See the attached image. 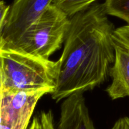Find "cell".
<instances>
[{
    "mask_svg": "<svg viewBox=\"0 0 129 129\" xmlns=\"http://www.w3.org/2000/svg\"><path fill=\"white\" fill-rule=\"evenodd\" d=\"M1 87H2V85H1V78H0V91L1 90Z\"/></svg>",
    "mask_w": 129,
    "mask_h": 129,
    "instance_id": "14",
    "label": "cell"
},
{
    "mask_svg": "<svg viewBox=\"0 0 129 129\" xmlns=\"http://www.w3.org/2000/svg\"><path fill=\"white\" fill-rule=\"evenodd\" d=\"M98 0H54L52 5L71 17L77 13L95 3Z\"/></svg>",
    "mask_w": 129,
    "mask_h": 129,
    "instance_id": "9",
    "label": "cell"
},
{
    "mask_svg": "<svg viewBox=\"0 0 129 129\" xmlns=\"http://www.w3.org/2000/svg\"><path fill=\"white\" fill-rule=\"evenodd\" d=\"M56 129H96L83 94H74L64 99Z\"/></svg>",
    "mask_w": 129,
    "mask_h": 129,
    "instance_id": "6",
    "label": "cell"
},
{
    "mask_svg": "<svg viewBox=\"0 0 129 129\" xmlns=\"http://www.w3.org/2000/svg\"><path fill=\"white\" fill-rule=\"evenodd\" d=\"M10 6L6 5L3 1H0V44L1 42L3 29L10 10Z\"/></svg>",
    "mask_w": 129,
    "mask_h": 129,
    "instance_id": "12",
    "label": "cell"
},
{
    "mask_svg": "<svg viewBox=\"0 0 129 129\" xmlns=\"http://www.w3.org/2000/svg\"><path fill=\"white\" fill-rule=\"evenodd\" d=\"M52 98L56 102L83 94L108 79L115 61L113 32L103 4L95 3L70 17Z\"/></svg>",
    "mask_w": 129,
    "mask_h": 129,
    "instance_id": "1",
    "label": "cell"
},
{
    "mask_svg": "<svg viewBox=\"0 0 129 129\" xmlns=\"http://www.w3.org/2000/svg\"><path fill=\"white\" fill-rule=\"evenodd\" d=\"M51 88L29 91H0V129H28L39 100Z\"/></svg>",
    "mask_w": 129,
    "mask_h": 129,
    "instance_id": "4",
    "label": "cell"
},
{
    "mask_svg": "<svg viewBox=\"0 0 129 129\" xmlns=\"http://www.w3.org/2000/svg\"><path fill=\"white\" fill-rule=\"evenodd\" d=\"M103 4L107 15L118 18L129 25V0H105Z\"/></svg>",
    "mask_w": 129,
    "mask_h": 129,
    "instance_id": "8",
    "label": "cell"
},
{
    "mask_svg": "<svg viewBox=\"0 0 129 129\" xmlns=\"http://www.w3.org/2000/svg\"><path fill=\"white\" fill-rule=\"evenodd\" d=\"M53 1L14 0L3 29L0 48H6L16 42Z\"/></svg>",
    "mask_w": 129,
    "mask_h": 129,
    "instance_id": "5",
    "label": "cell"
},
{
    "mask_svg": "<svg viewBox=\"0 0 129 129\" xmlns=\"http://www.w3.org/2000/svg\"><path fill=\"white\" fill-rule=\"evenodd\" d=\"M70 25V17L51 4L16 42L3 48L49 59L50 56L61 48Z\"/></svg>",
    "mask_w": 129,
    "mask_h": 129,
    "instance_id": "3",
    "label": "cell"
},
{
    "mask_svg": "<svg viewBox=\"0 0 129 129\" xmlns=\"http://www.w3.org/2000/svg\"><path fill=\"white\" fill-rule=\"evenodd\" d=\"M58 75V60L54 61L15 49L0 48L1 89L55 90Z\"/></svg>",
    "mask_w": 129,
    "mask_h": 129,
    "instance_id": "2",
    "label": "cell"
},
{
    "mask_svg": "<svg viewBox=\"0 0 129 129\" xmlns=\"http://www.w3.org/2000/svg\"><path fill=\"white\" fill-rule=\"evenodd\" d=\"M110 129H129V117L123 116L119 118Z\"/></svg>",
    "mask_w": 129,
    "mask_h": 129,
    "instance_id": "13",
    "label": "cell"
},
{
    "mask_svg": "<svg viewBox=\"0 0 129 129\" xmlns=\"http://www.w3.org/2000/svg\"><path fill=\"white\" fill-rule=\"evenodd\" d=\"M113 37L129 48V25L115 29Z\"/></svg>",
    "mask_w": 129,
    "mask_h": 129,
    "instance_id": "11",
    "label": "cell"
},
{
    "mask_svg": "<svg viewBox=\"0 0 129 129\" xmlns=\"http://www.w3.org/2000/svg\"><path fill=\"white\" fill-rule=\"evenodd\" d=\"M114 39L115 57L110 69L112 82L106 89L112 100L129 97V48Z\"/></svg>",
    "mask_w": 129,
    "mask_h": 129,
    "instance_id": "7",
    "label": "cell"
},
{
    "mask_svg": "<svg viewBox=\"0 0 129 129\" xmlns=\"http://www.w3.org/2000/svg\"><path fill=\"white\" fill-rule=\"evenodd\" d=\"M28 129H56L52 111H41L33 118Z\"/></svg>",
    "mask_w": 129,
    "mask_h": 129,
    "instance_id": "10",
    "label": "cell"
}]
</instances>
